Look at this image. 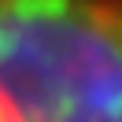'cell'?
<instances>
[{
    "label": "cell",
    "instance_id": "6da1fadb",
    "mask_svg": "<svg viewBox=\"0 0 122 122\" xmlns=\"http://www.w3.org/2000/svg\"><path fill=\"white\" fill-rule=\"evenodd\" d=\"M0 122H122V0H0Z\"/></svg>",
    "mask_w": 122,
    "mask_h": 122
}]
</instances>
